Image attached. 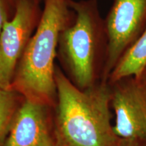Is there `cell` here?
Masks as SVG:
<instances>
[{
    "instance_id": "1",
    "label": "cell",
    "mask_w": 146,
    "mask_h": 146,
    "mask_svg": "<svg viewBox=\"0 0 146 146\" xmlns=\"http://www.w3.org/2000/svg\"><path fill=\"white\" fill-rule=\"evenodd\" d=\"M55 80L56 146H117L120 138L111 123V85L100 81L81 89L56 66Z\"/></svg>"
},
{
    "instance_id": "2",
    "label": "cell",
    "mask_w": 146,
    "mask_h": 146,
    "mask_svg": "<svg viewBox=\"0 0 146 146\" xmlns=\"http://www.w3.org/2000/svg\"><path fill=\"white\" fill-rule=\"evenodd\" d=\"M72 16L68 0H44L39 23L16 67L10 89L24 99L56 105L55 80L58 39Z\"/></svg>"
},
{
    "instance_id": "3",
    "label": "cell",
    "mask_w": 146,
    "mask_h": 146,
    "mask_svg": "<svg viewBox=\"0 0 146 146\" xmlns=\"http://www.w3.org/2000/svg\"><path fill=\"white\" fill-rule=\"evenodd\" d=\"M72 16L60 32L57 56L69 79L81 89L101 81L108 47L98 0H68Z\"/></svg>"
},
{
    "instance_id": "4",
    "label": "cell",
    "mask_w": 146,
    "mask_h": 146,
    "mask_svg": "<svg viewBox=\"0 0 146 146\" xmlns=\"http://www.w3.org/2000/svg\"><path fill=\"white\" fill-rule=\"evenodd\" d=\"M108 47L101 81L108 82L116 63L146 28V0H113L104 18Z\"/></svg>"
},
{
    "instance_id": "5",
    "label": "cell",
    "mask_w": 146,
    "mask_h": 146,
    "mask_svg": "<svg viewBox=\"0 0 146 146\" xmlns=\"http://www.w3.org/2000/svg\"><path fill=\"white\" fill-rule=\"evenodd\" d=\"M39 5L34 0H16L13 17L0 33V88L10 89L18 64L39 23Z\"/></svg>"
},
{
    "instance_id": "6",
    "label": "cell",
    "mask_w": 146,
    "mask_h": 146,
    "mask_svg": "<svg viewBox=\"0 0 146 146\" xmlns=\"http://www.w3.org/2000/svg\"><path fill=\"white\" fill-rule=\"evenodd\" d=\"M110 85L115 134L123 139H146V89L134 76Z\"/></svg>"
},
{
    "instance_id": "7",
    "label": "cell",
    "mask_w": 146,
    "mask_h": 146,
    "mask_svg": "<svg viewBox=\"0 0 146 146\" xmlns=\"http://www.w3.org/2000/svg\"><path fill=\"white\" fill-rule=\"evenodd\" d=\"M49 108L23 98L2 146H56Z\"/></svg>"
},
{
    "instance_id": "8",
    "label": "cell",
    "mask_w": 146,
    "mask_h": 146,
    "mask_svg": "<svg viewBox=\"0 0 146 146\" xmlns=\"http://www.w3.org/2000/svg\"><path fill=\"white\" fill-rule=\"evenodd\" d=\"M146 64V28L139 39L125 52L116 63L108 83H114L122 78L134 76L137 78Z\"/></svg>"
},
{
    "instance_id": "9",
    "label": "cell",
    "mask_w": 146,
    "mask_h": 146,
    "mask_svg": "<svg viewBox=\"0 0 146 146\" xmlns=\"http://www.w3.org/2000/svg\"><path fill=\"white\" fill-rule=\"evenodd\" d=\"M20 96L13 89L0 88V146L3 145L7 138L21 104Z\"/></svg>"
},
{
    "instance_id": "10",
    "label": "cell",
    "mask_w": 146,
    "mask_h": 146,
    "mask_svg": "<svg viewBox=\"0 0 146 146\" xmlns=\"http://www.w3.org/2000/svg\"><path fill=\"white\" fill-rule=\"evenodd\" d=\"M16 4V0H0V33L5 24L13 17Z\"/></svg>"
},
{
    "instance_id": "11",
    "label": "cell",
    "mask_w": 146,
    "mask_h": 146,
    "mask_svg": "<svg viewBox=\"0 0 146 146\" xmlns=\"http://www.w3.org/2000/svg\"><path fill=\"white\" fill-rule=\"evenodd\" d=\"M117 146H146V139H120Z\"/></svg>"
},
{
    "instance_id": "12",
    "label": "cell",
    "mask_w": 146,
    "mask_h": 146,
    "mask_svg": "<svg viewBox=\"0 0 146 146\" xmlns=\"http://www.w3.org/2000/svg\"><path fill=\"white\" fill-rule=\"evenodd\" d=\"M137 79L142 84V85L146 89V64L143 67V68L142 69L141 74H140L139 76L137 78Z\"/></svg>"
},
{
    "instance_id": "13",
    "label": "cell",
    "mask_w": 146,
    "mask_h": 146,
    "mask_svg": "<svg viewBox=\"0 0 146 146\" xmlns=\"http://www.w3.org/2000/svg\"><path fill=\"white\" fill-rule=\"evenodd\" d=\"M34 1H37V2H39V3L40 0H34Z\"/></svg>"
}]
</instances>
